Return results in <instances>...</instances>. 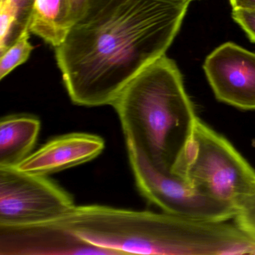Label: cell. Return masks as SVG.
Wrapping results in <instances>:
<instances>
[{
	"mask_svg": "<svg viewBox=\"0 0 255 255\" xmlns=\"http://www.w3.org/2000/svg\"><path fill=\"white\" fill-rule=\"evenodd\" d=\"M192 0H113L73 26L55 48L71 101L111 105L128 83L165 56Z\"/></svg>",
	"mask_w": 255,
	"mask_h": 255,
	"instance_id": "obj_1",
	"label": "cell"
},
{
	"mask_svg": "<svg viewBox=\"0 0 255 255\" xmlns=\"http://www.w3.org/2000/svg\"><path fill=\"white\" fill-rule=\"evenodd\" d=\"M112 106L127 145L136 147L162 172L173 173L198 119L175 62L165 55L156 59Z\"/></svg>",
	"mask_w": 255,
	"mask_h": 255,
	"instance_id": "obj_2",
	"label": "cell"
},
{
	"mask_svg": "<svg viewBox=\"0 0 255 255\" xmlns=\"http://www.w3.org/2000/svg\"><path fill=\"white\" fill-rule=\"evenodd\" d=\"M173 173L236 209L255 190V170L228 139L198 118Z\"/></svg>",
	"mask_w": 255,
	"mask_h": 255,
	"instance_id": "obj_3",
	"label": "cell"
},
{
	"mask_svg": "<svg viewBox=\"0 0 255 255\" xmlns=\"http://www.w3.org/2000/svg\"><path fill=\"white\" fill-rule=\"evenodd\" d=\"M75 207L71 195L47 176L0 166V225L59 222Z\"/></svg>",
	"mask_w": 255,
	"mask_h": 255,
	"instance_id": "obj_4",
	"label": "cell"
},
{
	"mask_svg": "<svg viewBox=\"0 0 255 255\" xmlns=\"http://www.w3.org/2000/svg\"><path fill=\"white\" fill-rule=\"evenodd\" d=\"M127 148L138 191L162 211L204 220L234 219L237 209L232 204L203 193L177 174L162 172L136 147L127 145Z\"/></svg>",
	"mask_w": 255,
	"mask_h": 255,
	"instance_id": "obj_5",
	"label": "cell"
},
{
	"mask_svg": "<svg viewBox=\"0 0 255 255\" xmlns=\"http://www.w3.org/2000/svg\"><path fill=\"white\" fill-rule=\"evenodd\" d=\"M204 71L216 98L255 110V53L234 43L222 44L205 59Z\"/></svg>",
	"mask_w": 255,
	"mask_h": 255,
	"instance_id": "obj_6",
	"label": "cell"
},
{
	"mask_svg": "<svg viewBox=\"0 0 255 255\" xmlns=\"http://www.w3.org/2000/svg\"><path fill=\"white\" fill-rule=\"evenodd\" d=\"M116 255L80 238L62 221L0 225V255Z\"/></svg>",
	"mask_w": 255,
	"mask_h": 255,
	"instance_id": "obj_7",
	"label": "cell"
},
{
	"mask_svg": "<svg viewBox=\"0 0 255 255\" xmlns=\"http://www.w3.org/2000/svg\"><path fill=\"white\" fill-rule=\"evenodd\" d=\"M104 147L105 141L101 136L71 132L49 140L17 167L26 172L47 176L92 161Z\"/></svg>",
	"mask_w": 255,
	"mask_h": 255,
	"instance_id": "obj_8",
	"label": "cell"
},
{
	"mask_svg": "<svg viewBox=\"0 0 255 255\" xmlns=\"http://www.w3.org/2000/svg\"><path fill=\"white\" fill-rule=\"evenodd\" d=\"M41 122L29 115H13L0 121V166H17L38 139Z\"/></svg>",
	"mask_w": 255,
	"mask_h": 255,
	"instance_id": "obj_9",
	"label": "cell"
},
{
	"mask_svg": "<svg viewBox=\"0 0 255 255\" xmlns=\"http://www.w3.org/2000/svg\"><path fill=\"white\" fill-rule=\"evenodd\" d=\"M74 26L69 0H35L29 29L31 33L56 48Z\"/></svg>",
	"mask_w": 255,
	"mask_h": 255,
	"instance_id": "obj_10",
	"label": "cell"
},
{
	"mask_svg": "<svg viewBox=\"0 0 255 255\" xmlns=\"http://www.w3.org/2000/svg\"><path fill=\"white\" fill-rule=\"evenodd\" d=\"M35 0H0V54L29 29Z\"/></svg>",
	"mask_w": 255,
	"mask_h": 255,
	"instance_id": "obj_11",
	"label": "cell"
},
{
	"mask_svg": "<svg viewBox=\"0 0 255 255\" xmlns=\"http://www.w3.org/2000/svg\"><path fill=\"white\" fill-rule=\"evenodd\" d=\"M30 33L29 29H26L12 45L0 54V80H3L29 59L32 50L35 49L29 41Z\"/></svg>",
	"mask_w": 255,
	"mask_h": 255,
	"instance_id": "obj_12",
	"label": "cell"
},
{
	"mask_svg": "<svg viewBox=\"0 0 255 255\" xmlns=\"http://www.w3.org/2000/svg\"><path fill=\"white\" fill-rule=\"evenodd\" d=\"M234 219L236 226L255 243V190L237 204Z\"/></svg>",
	"mask_w": 255,
	"mask_h": 255,
	"instance_id": "obj_13",
	"label": "cell"
},
{
	"mask_svg": "<svg viewBox=\"0 0 255 255\" xmlns=\"http://www.w3.org/2000/svg\"><path fill=\"white\" fill-rule=\"evenodd\" d=\"M113 0H69L74 26L95 17Z\"/></svg>",
	"mask_w": 255,
	"mask_h": 255,
	"instance_id": "obj_14",
	"label": "cell"
},
{
	"mask_svg": "<svg viewBox=\"0 0 255 255\" xmlns=\"http://www.w3.org/2000/svg\"><path fill=\"white\" fill-rule=\"evenodd\" d=\"M232 17L246 32L251 41L255 42V8H233Z\"/></svg>",
	"mask_w": 255,
	"mask_h": 255,
	"instance_id": "obj_15",
	"label": "cell"
},
{
	"mask_svg": "<svg viewBox=\"0 0 255 255\" xmlns=\"http://www.w3.org/2000/svg\"><path fill=\"white\" fill-rule=\"evenodd\" d=\"M233 8H255V0H229Z\"/></svg>",
	"mask_w": 255,
	"mask_h": 255,
	"instance_id": "obj_16",
	"label": "cell"
},
{
	"mask_svg": "<svg viewBox=\"0 0 255 255\" xmlns=\"http://www.w3.org/2000/svg\"><path fill=\"white\" fill-rule=\"evenodd\" d=\"M192 1H193V0H192Z\"/></svg>",
	"mask_w": 255,
	"mask_h": 255,
	"instance_id": "obj_17",
	"label": "cell"
}]
</instances>
